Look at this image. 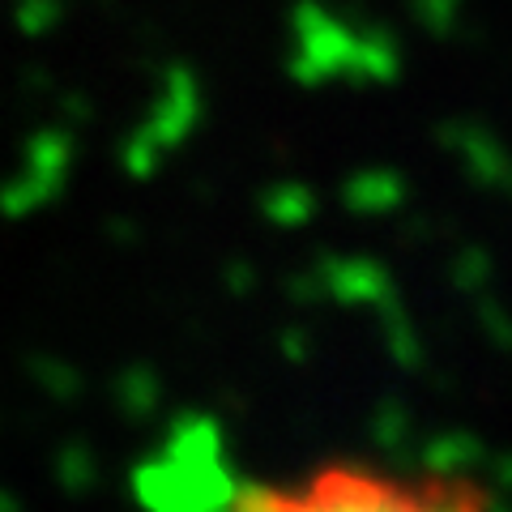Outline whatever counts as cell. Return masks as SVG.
<instances>
[{"label": "cell", "instance_id": "cell-1", "mask_svg": "<svg viewBox=\"0 0 512 512\" xmlns=\"http://www.w3.org/2000/svg\"><path fill=\"white\" fill-rule=\"evenodd\" d=\"M231 512H495L466 478L376 461H333L252 487Z\"/></svg>", "mask_w": 512, "mask_h": 512}]
</instances>
